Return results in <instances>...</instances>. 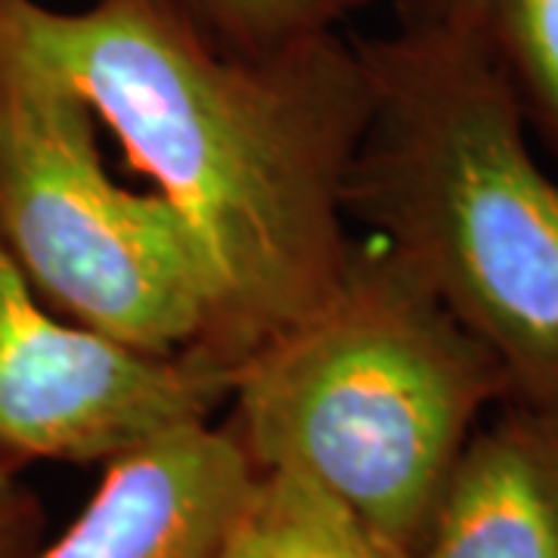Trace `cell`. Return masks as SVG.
<instances>
[{"instance_id":"obj_1","label":"cell","mask_w":558,"mask_h":558,"mask_svg":"<svg viewBox=\"0 0 558 558\" xmlns=\"http://www.w3.org/2000/svg\"><path fill=\"white\" fill-rule=\"evenodd\" d=\"M0 53L72 90L183 220L211 289L186 354L230 379L336 292L354 242L344 180L373 102L357 38L242 57L178 0H0Z\"/></svg>"},{"instance_id":"obj_2","label":"cell","mask_w":558,"mask_h":558,"mask_svg":"<svg viewBox=\"0 0 558 558\" xmlns=\"http://www.w3.org/2000/svg\"><path fill=\"white\" fill-rule=\"evenodd\" d=\"M357 47L373 102L344 218L494 354L512 407L558 425V178L519 102L459 28L410 7Z\"/></svg>"},{"instance_id":"obj_3","label":"cell","mask_w":558,"mask_h":558,"mask_svg":"<svg viewBox=\"0 0 558 558\" xmlns=\"http://www.w3.org/2000/svg\"><path fill=\"white\" fill-rule=\"evenodd\" d=\"M230 403L258 472L314 484L413 556L509 381L416 270L366 236L336 292L230 373Z\"/></svg>"},{"instance_id":"obj_4","label":"cell","mask_w":558,"mask_h":558,"mask_svg":"<svg viewBox=\"0 0 558 558\" xmlns=\"http://www.w3.org/2000/svg\"><path fill=\"white\" fill-rule=\"evenodd\" d=\"M0 236L57 314L156 357L193 351L211 289L156 190L109 178L97 119L60 81L0 53Z\"/></svg>"},{"instance_id":"obj_5","label":"cell","mask_w":558,"mask_h":558,"mask_svg":"<svg viewBox=\"0 0 558 558\" xmlns=\"http://www.w3.org/2000/svg\"><path fill=\"white\" fill-rule=\"evenodd\" d=\"M223 400L227 373L193 354H143L57 314L0 236V457L106 465Z\"/></svg>"},{"instance_id":"obj_6","label":"cell","mask_w":558,"mask_h":558,"mask_svg":"<svg viewBox=\"0 0 558 558\" xmlns=\"http://www.w3.org/2000/svg\"><path fill=\"white\" fill-rule=\"evenodd\" d=\"M255 475L230 428L180 425L109 459L72 524L28 558H220Z\"/></svg>"},{"instance_id":"obj_7","label":"cell","mask_w":558,"mask_h":558,"mask_svg":"<svg viewBox=\"0 0 558 558\" xmlns=\"http://www.w3.org/2000/svg\"><path fill=\"white\" fill-rule=\"evenodd\" d=\"M413 558H558V425L499 407L465 444Z\"/></svg>"},{"instance_id":"obj_8","label":"cell","mask_w":558,"mask_h":558,"mask_svg":"<svg viewBox=\"0 0 558 558\" xmlns=\"http://www.w3.org/2000/svg\"><path fill=\"white\" fill-rule=\"evenodd\" d=\"M459 28L494 65L531 134L558 156V0H400Z\"/></svg>"},{"instance_id":"obj_9","label":"cell","mask_w":558,"mask_h":558,"mask_svg":"<svg viewBox=\"0 0 558 558\" xmlns=\"http://www.w3.org/2000/svg\"><path fill=\"white\" fill-rule=\"evenodd\" d=\"M220 558H413L314 484L258 472Z\"/></svg>"},{"instance_id":"obj_10","label":"cell","mask_w":558,"mask_h":558,"mask_svg":"<svg viewBox=\"0 0 558 558\" xmlns=\"http://www.w3.org/2000/svg\"><path fill=\"white\" fill-rule=\"evenodd\" d=\"M218 47L267 57L301 40L341 32L373 0H178Z\"/></svg>"},{"instance_id":"obj_11","label":"cell","mask_w":558,"mask_h":558,"mask_svg":"<svg viewBox=\"0 0 558 558\" xmlns=\"http://www.w3.org/2000/svg\"><path fill=\"white\" fill-rule=\"evenodd\" d=\"M44 512L38 497L0 457V558H28L40 543Z\"/></svg>"}]
</instances>
